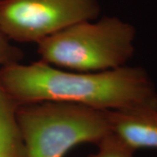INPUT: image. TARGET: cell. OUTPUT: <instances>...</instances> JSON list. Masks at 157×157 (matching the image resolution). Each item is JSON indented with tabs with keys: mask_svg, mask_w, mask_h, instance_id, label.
Here are the masks:
<instances>
[{
	"mask_svg": "<svg viewBox=\"0 0 157 157\" xmlns=\"http://www.w3.org/2000/svg\"><path fill=\"white\" fill-rule=\"evenodd\" d=\"M0 80L21 105L52 101L103 111L157 109V90L144 68L124 66L97 73L67 71L38 61L0 68Z\"/></svg>",
	"mask_w": 157,
	"mask_h": 157,
	"instance_id": "6da1fadb",
	"label": "cell"
},
{
	"mask_svg": "<svg viewBox=\"0 0 157 157\" xmlns=\"http://www.w3.org/2000/svg\"><path fill=\"white\" fill-rule=\"evenodd\" d=\"M134 25L116 17L71 25L38 43L40 60L67 71L97 73L121 67L135 52Z\"/></svg>",
	"mask_w": 157,
	"mask_h": 157,
	"instance_id": "7a4b0ae2",
	"label": "cell"
},
{
	"mask_svg": "<svg viewBox=\"0 0 157 157\" xmlns=\"http://www.w3.org/2000/svg\"><path fill=\"white\" fill-rule=\"evenodd\" d=\"M17 121L25 157H64L81 143H95L110 134L109 111L44 101L21 105Z\"/></svg>",
	"mask_w": 157,
	"mask_h": 157,
	"instance_id": "3957f363",
	"label": "cell"
},
{
	"mask_svg": "<svg viewBox=\"0 0 157 157\" xmlns=\"http://www.w3.org/2000/svg\"><path fill=\"white\" fill-rule=\"evenodd\" d=\"M100 13L98 0H0V29L11 41L38 44Z\"/></svg>",
	"mask_w": 157,
	"mask_h": 157,
	"instance_id": "277c9868",
	"label": "cell"
},
{
	"mask_svg": "<svg viewBox=\"0 0 157 157\" xmlns=\"http://www.w3.org/2000/svg\"><path fill=\"white\" fill-rule=\"evenodd\" d=\"M111 131L134 151L157 149V109L109 111Z\"/></svg>",
	"mask_w": 157,
	"mask_h": 157,
	"instance_id": "5b68a950",
	"label": "cell"
},
{
	"mask_svg": "<svg viewBox=\"0 0 157 157\" xmlns=\"http://www.w3.org/2000/svg\"><path fill=\"white\" fill-rule=\"evenodd\" d=\"M19 106L0 80V157H25L17 121Z\"/></svg>",
	"mask_w": 157,
	"mask_h": 157,
	"instance_id": "8992f818",
	"label": "cell"
},
{
	"mask_svg": "<svg viewBox=\"0 0 157 157\" xmlns=\"http://www.w3.org/2000/svg\"><path fill=\"white\" fill-rule=\"evenodd\" d=\"M97 145L98 151L88 157H134L135 152L112 132L102 138Z\"/></svg>",
	"mask_w": 157,
	"mask_h": 157,
	"instance_id": "52a82bcc",
	"label": "cell"
},
{
	"mask_svg": "<svg viewBox=\"0 0 157 157\" xmlns=\"http://www.w3.org/2000/svg\"><path fill=\"white\" fill-rule=\"evenodd\" d=\"M24 52L11 43L0 29V68L14 63H19Z\"/></svg>",
	"mask_w": 157,
	"mask_h": 157,
	"instance_id": "ba28073f",
	"label": "cell"
}]
</instances>
